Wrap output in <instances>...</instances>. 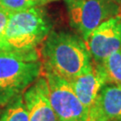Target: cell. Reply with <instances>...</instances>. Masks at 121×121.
Listing matches in <instances>:
<instances>
[{"mask_svg":"<svg viewBox=\"0 0 121 121\" xmlns=\"http://www.w3.org/2000/svg\"><path fill=\"white\" fill-rule=\"evenodd\" d=\"M40 59L45 73L69 82L91 70L93 65L82 37L67 31H50L44 40Z\"/></svg>","mask_w":121,"mask_h":121,"instance_id":"6da1fadb","label":"cell"},{"mask_svg":"<svg viewBox=\"0 0 121 121\" xmlns=\"http://www.w3.org/2000/svg\"><path fill=\"white\" fill-rule=\"evenodd\" d=\"M42 63L37 49L0 51V106H5L40 76Z\"/></svg>","mask_w":121,"mask_h":121,"instance_id":"7a4b0ae2","label":"cell"},{"mask_svg":"<svg viewBox=\"0 0 121 121\" xmlns=\"http://www.w3.org/2000/svg\"><path fill=\"white\" fill-rule=\"evenodd\" d=\"M51 22L39 6L10 13L0 37V51H28L37 49L50 33Z\"/></svg>","mask_w":121,"mask_h":121,"instance_id":"3957f363","label":"cell"},{"mask_svg":"<svg viewBox=\"0 0 121 121\" xmlns=\"http://www.w3.org/2000/svg\"><path fill=\"white\" fill-rule=\"evenodd\" d=\"M70 24L83 40L106 20L118 13L113 0H65Z\"/></svg>","mask_w":121,"mask_h":121,"instance_id":"277c9868","label":"cell"},{"mask_svg":"<svg viewBox=\"0 0 121 121\" xmlns=\"http://www.w3.org/2000/svg\"><path fill=\"white\" fill-rule=\"evenodd\" d=\"M49 100L59 121H87L88 111L78 99L69 81L45 73Z\"/></svg>","mask_w":121,"mask_h":121,"instance_id":"5b68a950","label":"cell"},{"mask_svg":"<svg viewBox=\"0 0 121 121\" xmlns=\"http://www.w3.org/2000/svg\"><path fill=\"white\" fill-rule=\"evenodd\" d=\"M92 63L99 64L113 52L121 48V13L99 24L85 40Z\"/></svg>","mask_w":121,"mask_h":121,"instance_id":"8992f818","label":"cell"},{"mask_svg":"<svg viewBox=\"0 0 121 121\" xmlns=\"http://www.w3.org/2000/svg\"><path fill=\"white\" fill-rule=\"evenodd\" d=\"M29 121H59L52 108L45 76H39L24 92Z\"/></svg>","mask_w":121,"mask_h":121,"instance_id":"52a82bcc","label":"cell"},{"mask_svg":"<svg viewBox=\"0 0 121 121\" xmlns=\"http://www.w3.org/2000/svg\"><path fill=\"white\" fill-rule=\"evenodd\" d=\"M70 83L78 99L89 111L94 106L99 92L107 83V80L101 65L93 63L91 70L71 80Z\"/></svg>","mask_w":121,"mask_h":121,"instance_id":"ba28073f","label":"cell"},{"mask_svg":"<svg viewBox=\"0 0 121 121\" xmlns=\"http://www.w3.org/2000/svg\"><path fill=\"white\" fill-rule=\"evenodd\" d=\"M88 112L94 113L101 121H115L121 117V85L106 83Z\"/></svg>","mask_w":121,"mask_h":121,"instance_id":"9c48e42d","label":"cell"},{"mask_svg":"<svg viewBox=\"0 0 121 121\" xmlns=\"http://www.w3.org/2000/svg\"><path fill=\"white\" fill-rule=\"evenodd\" d=\"M99 65L104 71L107 83L121 85V48L107 56Z\"/></svg>","mask_w":121,"mask_h":121,"instance_id":"30bf717a","label":"cell"},{"mask_svg":"<svg viewBox=\"0 0 121 121\" xmlns=\"http://www.w3.org/2000/svg\"><path fill=\"white\" fill-rule=\"evenodd\" d=\"M4 107H5L4 110L0 112V121H29L28 110L22 94Z\"/></svg>","mask_w":121,"mask_h":121,"instance_id":"8fae6325","label":"cell"},{"mask_svg":"<svg viewBox=\"0 0 121 121\" xmlns=\"http://www.w3.org/2000/svg\"><path fill=\"white\" fill-rule=\"evenodd\" d=\"M45 4V0H1V8L13 13Z\"/></svg>","mask_w":121,"mask_h":121,"instance_id":"7c38bea8","label":"cell"},{"mask_svg":"<svg viewBox=\"0 0 121 121\" xmlns=\"http://www.w3.org/2000/svg\"><path fill=\"white\" fill-rule=\"evenodd\" d=\"M9 15H10V13L6 12L4 9L0 8V37L3 34L5 26L7 24Z\"/></svg>","mask_w":121,"mask_h":121,"instance_id":"4fadbf2b","label":"cell"},{"mask_svg":"<svg viewBox=\"0 0 121 121\" xmlns=\"http://www.w3.org/2000/svg\"><path fill=\"white\" fill-rule=\"evenodd\" d=\"M115 3H117L118 5H121V0H113Z\"/></svg>","mask_w":121,"mask_h":121,"instance_id":"5bb4252c","label":"cell"},{"mask_svg":"<svg viewBox=\"0 0 121 121\" xmlns=\"http://www.w3.org/2000/svg\"><path fill=\"white\" fill-rule=\"evenodd\" d=\"M46 1V3L48 4V3H49V2H52V1H56V0H45Z\"/></svg>","mask_w":121,"mask_h":121,"instance_id":"9a60e30c","label":"cell"},{"mask_svg":"<svg viewBox=\"0 0 121 121\" xmlns=\"http://www.w3.org/2000/svg\"><path fill=\"white\" fill-rule=\"evenodd\" d=\"M115 121H121V117L120 118H118V119H117V120H115Z\"/></svg>","mask_w":121,"mask_h":121,"instance_id":"2e32d148","label":"cell"},{"mask_svg":"<svg viewBox=\"0 0 121 121\" xmlns=\"http://www.w3.org/2000/svg\"><path fill=\"white\" fill-rule=\"evenodd\" d=\"M0 8H1V0H0Z\"/></svg>","mask_w":121,"mask_h":121,"instance_id":"e0dca14e","label":"cell"}]
</instances>
